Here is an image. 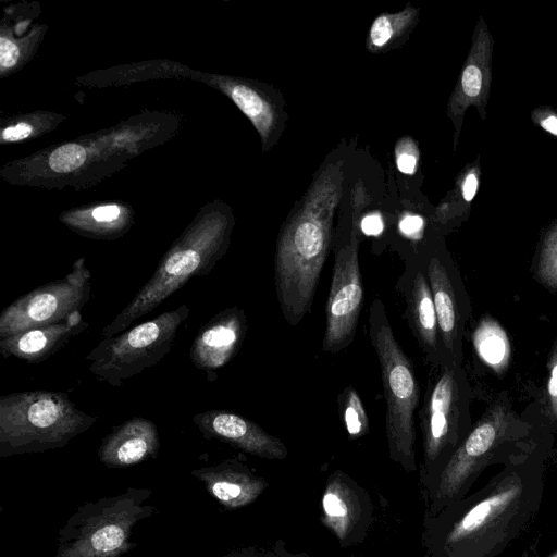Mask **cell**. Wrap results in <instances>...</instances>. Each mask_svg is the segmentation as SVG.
I'll use <instances>...</instances> for the list:
<instances>
[{
  "label": "cell",
  "mask_w": 557,
  "mask_h": 557,
  "mask_svg": "<svg viewBox=\"0 0 557 557\" xmlns=\"http://www.w3.org/2000/svg\"><path fill=\"white\" fill-rule=\"evenodd\" d=\"M20 50L17 46L5 37L0 38V64L3 69L12 67L17 62Z\"/></svg>",
  "instance_id": "obj_32"
},
{
  "label": "cell",
  "mask_w": 557,
  "mask_h": 557,
  "mask_svg": "<svg viewBox=\"0 0 557 557\" xmlns=\"http://www.w3.org/2000/svg\"><path fill=\"white\" fill-rule=\"evenodd\" d=\"M159 449L160 436L154 422L133 417L103 437L97 455L108 468H127L156 458Z\"/></svg>",
  "instance_id": "obj_19"
},
{
  "label": "cell",
  "mask_w": 557,
  "mask_h": 557,
  "mask_svg": "<svg viewBox=\"0 0 557 557\" xmlns=\"http://www.w3.org/2000/svg\"><path fill=\"white\" fill-rule=\"evenodd\" d=\"M222 557H309L305 553H292L283 540H277L272 547L245 546L234 548Z\"/></svg>",
  "instance_id": "obj_27"
},
{
  "label": "cell",
  "mask_w": 557,
  "mask_h": 557,
  "mask_svg": "<svg viewBox=\"0 0 557 557\" xmlns=\"http://www.w3.org/2000/svg\"><path fill=\"white\" fill-rule=\"evenodd\" d=\"M383 220L376 212L364 215L360 221V228L367 235H379L383 231Z\"/></svg>",
  "instance_id": "obj_34"
},
{
  "label": "cell",
  "mask_w": 557,
  "mask_h": 557,
  "mask_svg": "<svg viewBox=\"0 0 557 557\" xmlns=\"http://www.w3.org/2000/svg\"><path fill=\"white\" fill-rule=\"evenodd\" d=\"M98 418L61 392H16L0 398V457L64 447Z\"/></svg>",
  "instance_id": "obj_4"
},
{
  "label": "cell",
  "mask_w": 557,
  "mask_h": 557,
  "mask_svg": "<svg viewBox=\"0 0 557 557\" xmlns=\"http://www.w3.org/2000/svg\"><path fill=\"white\" fill-rule=\"evenodd\" d=\"M544 492L540 466L513 461L480 490L424 516L426 557H497L532 522Z\"/></svg>",
  "instance_id": "obj_1"
},
{
  "label": "cell",
  "mask_w": 557,
  "mask_h": 557,
  "mask_svg": "<svg viewBox=\"0 0 557 557\" xmlns=\"http://www.w3.org/2000/svg\"><path fill=\"white\" fill-rule=\"evenodd\" d=\"M193 422L206 440H216L256 457L283 460L286 445L256 422L228 410L212 409L198 412Z\"/></svg>",
  "instance_id": "obj_15"
},
{
  "label": "cell",
  "mask_w": 557,
  "mask_h": 557,
  "mask_svg": "<svg viewBox=\"0 0 557 557\" xmlns=\"http://www.w3.org/2000/svg\"><path fill=\"white\" fill-rule=\"evenodd\" d=\"M419 423L422 433L419 484L424 500L465 440L461 435V387L454 366L442 363L440 373L429 377Z\"/></svg>",
  "instance_id": "obj_9"
},
{
  "label": "cell",
  "mask_w": 557,
  "mask_h": 557,
  "mask_svg": "<svg viewBox=\"0 0 557 557\" xmlns=\"http://www.w3.org/2000/svg\"><path fill=\"white\" fill-rule=\"evenodd\" d=\"M473 347L479 358L496 373L508 368L511 346L507 333L492 317H483L472 335Z\"/></svg>",
  "instance_id": "obj_23"
},
{
  "label": "cell",
  "mask_w": 557,
  "mask_h": 557,
  "mask_svg": "<svg viewBox=\"0 0 557 557\" xmlns=\"http://www.w3.org/2000/svg\"><path fill=\"white\" fill-rule=\"evenodd\" d=\"M435 307L441 362L453 358L460 336L461 311L455 278L440 251L433 249L420 255Z\"/></svg>",
  "instance_id": "obj_17"
},
{
  "label": "cell",
  "mask_w": 557,
  "mask_h": 557,
  "mask_svg": "<svg viewBox=\"0 0 557 557\" xmlns=\"http://www.w3.org/2000/svg\"><path fill=\"white\" fill-rule=\"evenodd\" d=\"M248 329L243 309L225 308L206 323L195 336L189 357L194 366L211 373L226 366L238 352Z\"/></svg>",
  "instance_id": "obj_16"
},
{
  "label": "cell",
  "mask_w": 557,
  "mask_h": 557,
  "mask_svg": "<svg viewBox=\"0 0 557 557\" xmlns=\"http://www.w3.org/2000/svg\"><path fill=\"white\" fill-rule=\"evenodd\" d=\"M549 557H557V550L553 553Z\"/></svg>",
  "instance_id": "obj_37"
},
{
  "label": "cell",
  "mask_w": 557,
  "mask_h": 557,
  "mask_svg": "<svg viewBox=\"0 0 557 557\" xmlns=\"http://www.w3.org/2000/svg\"><path fill=\"white\" fill-rule=\"evenodd\" d=\"M230 96L253 123L261 136L263 149L271 148L280 138L286 121L282 96L273 87L265 91L262 87L247 84L233 85Z\"/></svg>",
  "instance_id": "obj_21"
},
{
  "label": "cell",
  "mask_w": 557,
  "mask_h": 557,
  "mask_svg": "<svg viewBox=\"0 0 557 557\" xmlns=\"http://www.w3.org/2000/svg\"><path fill=\"white\" fill-rule=\"evenodd\" d=\"M424 222L420 215H406L399 222V230L409 237L418 235L420 238L423 234Z\"/></svg>",
  "instance_id": "obj_33"
},
{
  "label": "cell",
  "mask_w": 557,
  "mask_h": 557,
  "mask_svg": "<svg viewBox=\"0 0 557 557\" xmlns=\"http://www.w3.org/2000/svg\"><path fill=\"white\" fill-rule=\"evenodd\" d=\"M207 492L225 509L235 510L252 504L268 488V481L238 459L191 470Z\"/></svg>",
  "instance_id": "obj_18"
},
{
  "label": "cell",
  "mask_w": 557,
  "mask_h": 557,
  "mask_svg": "<svg viewBox=\"0 0 557 557\" xmlns=\"http://www.w3.org/2000/svg\"><path fill=\"white\" fill-rule=\"evenodd\" d=\"M86 159L85 149L77 144L57 148L49 158L50 168L57 173H67L81 166Z\"/></svg>",
  "instance_id": "obj_26"
},
{
  "label": "cell",
  "mask_w": 557,
  "mask_h": 557,
  "mask_svg": "<svg viewBox=\"0 0 557 557\" xmlns=\"http://www.w3.org/2000/svg\"><path fill=\"white\" fill-rule=\"evenodd\" d=\"M148 487H127L123 493L77 507L58 532L54 557H122L137 546L133 528L158 509L147 500Z\"/></svg>",
  "instance_id": "obj_5"
},
{
  "label": "cell",
  "mask_w": 557,
  "mask_h": 557,
  "mask_svg": "<svg viewBox=\"0 0 557 557\" xmlns=\"http://www.w3.org/2000/svg\"><path fill=\"white\" fill-rule=\"evenodd\" d=\"M368 334L377 357L385 398V434L388 457L405 472L418 470L414 414L420 388L416 369L396 339L385 305L375 296L368 314Z\"/></svg>",
  "instance_id": "obj_3"
},
{
  "label": "cell",
  "mask_w": 557,
  "mask_h": 557,
  "mask_svg": "<svg viewBox=\"0 0 557 557\" xmlns=\"http://www.w3.org/2000/svg\"><path fill=\"white\" fill-rule=\"evenodd\" d=\"M321 521L339 542L348 547L363 541L373 518L369 493L351 476L335 470L327 478L321 499Z\"/></svg>",
  "instance_id": "obj_13"
},
{
  "label": "cell",
  "mask_w": 557,
  "mask_h": 557,
  "mask_svg": "<svg viewBox=\"0 0 557 557\" xmlns=\"http://www.w3.org/2000/svg\"><path fill=\"white\" fill-rule=\"evenodd\" d=\"M536 275L543 285L557 289V221L543 238Z\"/></svg>",
  "instance_id": "obj_25"
},
{
  "label": "cell",
  "mask_w": 557,
  "mask_h": 557,
  "mask_svg": "<svg viewBox=\"0 0 557 557\" xmlns=\"http://www.w3.org/2000/svg\"><path fill=\"white\" fill-rule=\"evenodd\" d=\"M88 329L82 311L65 322L34 327L15 335L0 338V354L14 357L27 363H40L62 349L71 338Z\"/></svg>",
  "instance_id": "obj_20"
},
{
  "label": "cell",
  "mask_w": 557,
  "mask_h": 557,
  "mask_svg": "<svg viewBox=\"0 0 557 557\" xmlns=\"http://www.w3.org/2000/svg\"><path fill=\"white\" fill-rule=\"evenodd\" d=\"M339 416L351 440L360 438L369 433L370 422L363 403L354 388L346 387L337 397Z\"/></svg>",
  "instance_id": "obj_24"
},
{
  "label": "cell",
  "mask_w": 557,
  "mask_h": 557,
  "mask_svg": "<svg viewBox=\"0 0 557 557\" xmlns=\"http://www.w3.org/2000/svg\"><path fill=\"white\" fill-rule=\"evenodd\" d=\"M512 422L505 407L490 408L468 432L424 499V516H435L470 493L481 472L507 451L513 440Z\"/></svg>",
  "instance_id": "obj_8"
},
{
  "label": "cell",
  "mask_w": 557,
  "mask_h": 557,
  "mask_svg": "<svg viewBox=\"0 0 557 557\" xmlns=\"http://www.w3.org/2000/svg\"><path fill=\"white\" fill-rule=\"evenodd\" d=\"M189 315L183 304L117 335L104 337L86 356L97 380L121 387L143 371L156 366L171 350L177 330Z\"/></svg>",
  "instance_id": "obj_7"
},
{
  "label": "cell",
  "mask_w": 557,
  "mask_h": 557,
  "mask_svg": "<svg viewBox=\"0 0 557 557\" xmlns=\"http://www.w3.org/2000/svg\"><path fill=\"white\" fill-rule=\"evenodd\" d=\"M344 161L324 164L282 225L274 255V287L283 319L298 325L311 312L344 193Z\"/></svg>",
  "instance_id": "obj_2"
},
{
  "label": "cell",
  "mask_w": 557,
  "mask_h": 557,
  "mask_svg": "<svg viewBox=\"0 0 557 557\" xmlns=\"http://www.w3.org/2000/svg\"><path fill=\"white\" fill-rule=\"evenodd\" d=\"M396 290L404 300V315L409 329L428 361L441 362L437 318L420 256L406 260Z\"/></svg>",
  "instance_id": "obj_14"
},
{
  "label": "cell",
  "mask_w": 557,
  "mask_h": 557,
  "mask_svg": "<svg viewBox=\"0 0 557 557\" xmlns=\"http://www.w3.org/2000/svg\"><path fill=\"white\" fill-rule=\"evenodd\" d=\"M493 49V36L484 18L480 16L474 27L470 50L447 103L446 113L454 126V149L459 140L466 111L470 107L476 109L483 122L486 120Z\"/></svg>",
  "instance_id": "obj_12"
},
{
  "label": "cell",
  "mask_w": 557,
  "mask_h": 557,
  "mask_svg": "<svg viewBox=\"0 0 557 557\" xmlns=\"http://www.w3.org/2000/svg\"><path fill=\"white\" fill-rule=\"evenodd\" d=\"M481 177L480 158H476L472 164H468L462 173H460L459 182L457 184L461 201L468 208L474 199Z\"/></svg>",
  "instance_id": "obj_28"
},
{
  "label": "cell",
  "mask_w": 557,
  "mask_h": 557,
  "mask_svg": "<svg viewBox=\"0 0 557 557\" xmlns=\"http://www.w3.org/2000/svg\"><path fill=\"white\" fill-rule=\"evenodd\" d=\"M91 292V273L85 259H77L64 277L18 297L0 313V338L67 321L82 311Z\"/></svg>",
  "instance_id": "obj_11"
},
{
  "label": "cell",
  "mask_w": 557,
  "mask_h": 557,
  "mask_svg": "<svg viewBox=\"0 0 557 557\" xmlns=\"http://www.w3.org/2000/svg\"><path fill=\"white\" fill-rule=\"evenodd\" d=\"M396 165L401 173L413 174L419 162V150L410 137L399 139L395 146Z\"/></svg>",
  "instance_id": "obj_29"
},
{
  "label": "cell",
  "mask_w": 557,
  "mask_h": 557,
  "mask_svg": "<svg viewBox=\"0 0 557 557\" xmlns=\"http://www.w3.org/2000/svg\"><path fill=\"white\" fill-rule=\"evenodd\" d=\"M32 131L33 128L29 124L18 123L14 126L7 127L2 133V137L9 141L21 140L28 137Z\"/></svg>",
  "instance_id": "obj_36"
},
{
  "label": "cell",
  "mask_w": 557,
  "mask_h": 557,
  "mask_svg": "<svg viewBox=\"0 0 557 557\" xmlns=\"http://www.w3.org/2000/svg\"><path fill=\"white\" fill-rule=\"evenodd\" d=\"M419 18V9L407 7L396 13H383L373 21L367 37V48L380 53L404 42Z\"/></svg>",
  "instance_id": "obj_22"
},
{
  "label": "cell",
  "mask_w": 557,
  "mask_h": 557,
  "mask_svg": "<svg viewBox=\"0 0 557 557\" xmlns=\"http://www.w3.org/2000/svg\"><path fill=\"white\" fill-rule=\"evenodd\" d=\"M549 376L547 381L548 412L557 420V342L555 343L548 360Z\"/></svg>",
  "instance_id": "obj_30"
},
{
  "label": "cell",
  "mask_w": 557,
  "mask_h": 557,
  "mask_svg": "<svg viewBox=\"0 0 557 557\" xmlns=\"http://www.w3.org/2000/svg\"><path fill=\"white\" fill-rule=\"evenodd\" d=\"M121 210L115 205L101 206L92 211V218L98 223H111L119 219Z\"/></svg>",
  "instance_id": "obj_35"
},
{
  "label": "cell",
  "mask_w": 557,
  "mask_h": 557,
  "mask_svg": "<svg viewBox=\"0 0 557 557\" xmlns=\"http://www.w3.org/2000/svg\"><path fill=\"white\" fill-rule=\"evenodd\" d=\"M352 221L347 238L336 246L329 296L325 304V331L322 350L338 354L355 339L363 306V285L359 263L361 211L369 202L364 186L356 184Z\"/></svg>",
  "instance_id": "obj_10"
},
{
  "label": "cell",
  "mask_w": 557,
  "mask_h": 557,
  "mask_svg": "<svg viewBox=\"0 0 557 557\" xmlns=\"http://www.w3.org/2000/svg\"><path fill=\"white\" fill-rule=\"evenodd\" d=\"M226 250L224 225H207L175 245L160 261L129 304L107 324L101 335L111 337L148 314L194 276L208 275Z\"/></svg>",
  "instance_id": "obj_6"
},
{
  "label": "cell",
  "mask_w": 557,
  "mask_h": 557,
  "mask_svg": "<svg viewBox=\"0 0 557 557\" xmlns=\"http://www.w3.org/2000/svg\"><path fill=\"white\" fill-rule=\"evenodd\" d=\"M532 121L540 128L557 137V112L547 106L535 108L531 113Z\"/></svg>",
  "instance_id": "obj_31"
}]
</instances>
